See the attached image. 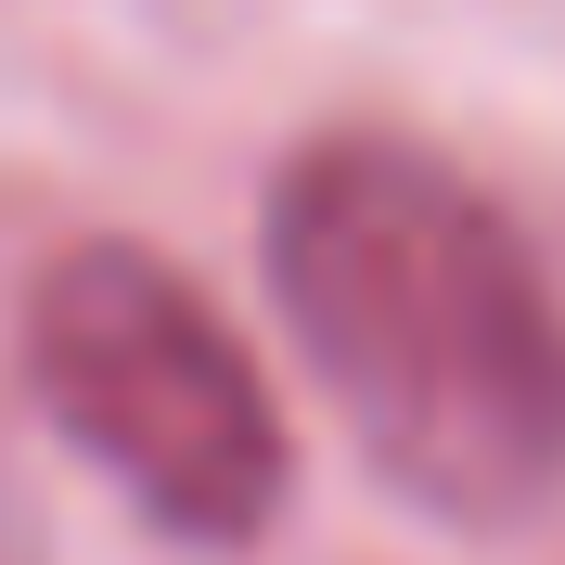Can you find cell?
Masks as SVG:
<instances>
[{"mask_svg":"<svg viewBox=\"0 0 565 565\" xmlns=\"http://www.w3.org/2000/svg\"><path fill=\"white\" fill-rule=\"evenodd\" d=\"M270 296L398 501L527 527L565 489V296L450 154L321 129L270 180Z\"/></svg>","mask_w":565,"mask_h":565,"instance_id":"6da1fadb","label":"cell"},{"mask_svg":"<svg viewBox=\"0 0 565 565\" xmlns=\"http://www.w3.org/2000/svg\"><path fill=\"white\" fill-rule=\"evenodd\" d=\"M26 398L65 424L77 462H104L116 489L168 540L245 553L296 489V437H282L270 373L245 334L206 309V282L168 270L154 245H65L26 282Z\"/></svg>","mask_w":565,"mask_h":565,"instance_id":"7a4b0ae2","label":"cell"},{"mask_svg":"<svg viewBox=\"0 0 565 565\" xmlns=\"http://www.w3.org/2000/svg\"><path fill=\"white\" fill-rule=\"evenodd\" d=\"M0 565H39V553H26V540H13V514H0Z\"/></svg>","mask_w":565,"mask_h":565,"instance_id":"3957f363","label":"cell"}]
</instances>
